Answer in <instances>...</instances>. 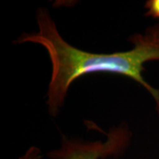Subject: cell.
<instances>
[{
  "label": "cell",
  "instance_id": "cell-1",
  "mask_svg": "<svg viewBox=\"0 0 159 159\" xmlns=\"http://www.w3.org/2000/svg\"><path fill=\"white\" fill-rule=\"evenodd\" d=\"M36 21L38 30L24 33L15 43L39 44L48 52L51 74L46 103L51 115L55 117L58 113L74 81L97 73L119 74L134 80L150 94L159 114V89L143 77L144 65L159 61V24L148 28L144 33L133 34L129 40L134 47L128 51L95 53L78 49L64 39L48 10L39 9Z\"/></svg>",
  "mask_w": 159,
  "mask_h": 159
},
{
  "label": "cell",
  "instance_id": "cell-2",
  "mask_svg": "<svg viewBox=\"0 0 159 159\" xmlns=\"http://www.w3.org/2000/svg\"><path fill=\"white\" fill-rule=\"evenodd\" d=\"M105 142H84L64 137L60 148L48 153L51 159H105L124 153L129 146L131 133L124 126L113 128Z\"/></svg>",
  "mask_w": 159,
  "mask_h": 159
},
{
  "label": "cell",
  "instance_id": "cell-3",
  "mask_svg": "<svg viewBox=\"0 0 159 159\" xmlns=\"http://www.w3.org/2000/svg\"><path fill=\"white\" fill-rule=\"evenodd\" d=\"M145 15L159 20V0H148L145 3Z\"/></svg>",
  "mask_w": 159,
  "mask_h": 159
}]
</instances>
